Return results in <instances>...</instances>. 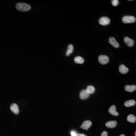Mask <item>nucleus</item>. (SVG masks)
Masks as SVG:
<instances>
[{"label":"nucleus","instance_id":"obj_8","mask_svg":"<svg viewBox=\"0 0 136 136\" xmlns=\"http://www.w3.org/2000/svg\"><path fill=\"white\" fill-rule=\"evenodd\" d=\"M124 42L126 45L129 47H132L134 44V41L127 37H126L124 38Z\"/></svg>","mask_w":136,"mask_h":136},{"label":"nucleus","instance_id":"obj_12","mask_svg":"<svg viewBox=\"0 0 136 136\" xmlns=\"http://www.w3.org/2000/svg\"><path fill=\"white\" fill-rule=\"evenodd\" d=\"M117 122L115 121H108L106 124V126L107 127L109 128H113L117 126Z\"/></svg>","mask_w":136,"mask_h":136},{"label":"nucleus","instance_id":"obj_17","mask_svg":"<svg viewBox=\"0 0 136 136\" xmlns=\"http://www.w3.org/2000/svg\"><path fill=\"white\" fill-rule=\"evenodd\" d=\"M74 61L75 63L78 64H83L84 62V59L80 56H77L74 59Z\"/></svg>","mask_w":136,"mask_h":136},{"label":"nucleus","instance_id":"obj_20","mask_svg":"<svg viewBox=\"0 0 136 136\" xmlns=\"http://www.w3.org/2000/svg\"><path fill=\"white\" fill-rule=\"evenodd\" d=\"M71 136H77L78 134L76 132L74 131H72L71 132Z\"/></svg>","mask_w":136,"mask_h":136},{"label":"nucleus","instance_id":"obj_15","mask_svg":"<svg viewBox=\"0 0 136 136\" xmlns=\"http://www.w3.org/2000/svg\"><path fill=\"white\" fill-rule=\"evenodd\" d=\"M74 50V47L72 44H70L68 47L66 53V55L67 56H69L72 53Z\"/></svg>","mask_w":136,"mask_h":136},{"label":"nucleus","instance_id":"obj_22","mask_svg":"<svg viewBox=\"0 0 136 136\" xmlns=\"http://www.w3.org/2000/svg\"><path fill=\"white\" fill-rule=\"evenodd\" d=\"M77 136H87L86 135H85L84 134H81V133H79V134H78Z\"/></svg>","mask_w":136,"mask_h":136},{"label":"nucleus","instance_id":"obj_21","mask_svg":"<svg viewBox=\"0 0 136 136\" xmlns=\"http://www.w3.org/2000/svg\"><path fill=\"white\" fill-rule=\"evenodd\" d=\"M101 136H108V133L106 131H104L103 132Z\"/></svg>","mask_w":136,"mask_h":136},{"label":"nucleus","instance_id":"obj_24","mask_svg":"<svg viewBox=\"0 0 136 136\" xmlns=\"http://www.w3.org/2000/svg\"><path fill=\"white\" fill-rule=\"evenodd\" d=\"M135 136H136V131H135Z\"/></svg>","mask_w":136,"mask_h":136},{"label":"nucleus","instance_id":"obj_5","mask_svg":"<svg viewBox=\"0 0 136 136\" xmlns=\"http://www.w3.org/2000/svg\"><path fill=\"white\" fill-rule=\"evenodd\" d=\"M92 125V122L91 121L89 120L85 121L82 123L80 127L83 129L87 130Z\"/></svg>","mask_w":136,"mask_h":136},{"label":"nucleus","instance_id":"obj_3","mask_svg":"<svg viewBox=\"0 0 136 136\" xmlns=\"http://www.w3.org/2000/svg\"><path fill=\"white\" fill-rule=\"evenodd\" d=\"M109 57L106 55H100L98 57V61L102 65H105L109 62Z\"/></svg>","mask_w":136,"mask_h":136},{"label":"nucleus","instance_id":"obj_4","mask_svg":"<svg viewBox=\"0 0 136 136\" xmlns=\"http://www.w3.org/2000/svg\"><path fill=\"white\" fill-rule=\"evenodd\" d=\"M99 24L103 26H106L110 23V20L109 18L106 17L101 18L99 20Z\"/></svg>","mask_w":136,"mask_h":136},{"label":"nucleus","instance_id":"obj_9","mask_svg":"<svg viewBox=\"0 0 136 136\" xmlns=\"http://www.w3.org/2000/svg\"><path fill=\"white\" fill-rule=\"evenodd\" d=\"M108 112L110 114L113 116H118L119 115L118 113L116 111V107L115 105H113L110 107L108 110Z\"/></svg>","mask_w":136,"mask_h":136},{"label":"nucleus","instance_id":"obj_7","mask_svg":"<svg viewBox=\"0 0 136 136\" xmlns=\"http://www.w3.org/2000/svg\"><path fill=\"white\" fill-rule=\"evenodd\" d=\"M90 96L89 94L86 90H83L80 93V97L81 99H85Z\"/></svg>","mask_w":136,"mask_h":136},{"label":"nucleus","instance_id":"obj_23","mask_svg":"<svg viewBox=\"0 0 136 136\" xmlns=\"http://www.w3.org/2000/svg\"><path fill=\"white\" fill-rule=\"evenodd\" d=\"M120 136H125V135H124L122 134V135H121Z\"/></svg>","mask_w":136,"mask_h":136},{"label":"nucleus","instance_id":"obj_10","mask_svg":"<svg viewBox=\"0 0 136 136\" xmlns=\"http://www.w3.org/2000/svg\"><path fill=\"white\" fill-rule=\"evenodd\" d=\"M10 109L12 112H13L14 114H16V115L18 114L19 112L18 106L16 104H11V106H10Z\"/></svg>","mask_w":136,"mask_h":136},{"label":"nucleus","instance_id":"obj_13","mask_svg":"<svg viewBox=\"0 0 136 136\" xmlns=\"http://www.w3.org/2000/svg\"><path fill=\"white\" fill-rule=\"evenodd\" d=\"M136 90V86L135 85H126L125 87V90L127 92H132Z\"/></svg>","mask_w":136,"mask_h":136},{"label":"nucleus","instance_id":"obj_14","mask_svg":"<svg viewBox=\"0 0 136 136\" xmlns=\"http://www.w3.org/2000/svg\"><path fill=\"white\" fill-rule=\"evenodd\" d=\"M136 104V101L134 100H131L126 101L124 103V106L126 107L133 106Z\"/></svg>","mask_w":136,"mask_h":136},{"label":"nucleus","instance_id":"obj_1","mask_svg":"<svg viewBox=\"0 0 136 136\" xmlns=\"http://www.w3.org/2000/svg\"><path fill=\"white\" fill-rule=\"evenodd\" d=\"M16 8L19 11L22 12L28 11L31 9V7L30 5L23 3H18L16 5Z\"/></svg>","mask_w":136,"mask_h":136},{"label":"nucleus","instance_id":"obj_11","mask_svg":"<svg viewBox=\"0 0 136 136\" xmlns=\"http://www.w3.org/2000/svg\"><path fill=\"white\" fill-rule=\"evenodd\" d=\"M119 70L121 74H125L129 71V69L126 67L124 65L121 64L119 66Z\"/></svg>","mask_w":136,"mask_h":136},{"label":"nucleus","instance_id":"obj_2","mask_svg":"<svg viewBox=\"0 0 136 136\" xmlns=\"http://www.w3.org/2000/svg\"><path fill=\"white\" fill-rule=\"evenodd\" d=\"M122 22L124 23H133L136 21V18L133 16H125L122 18Z\"/></svg>","mask_w":136,"mask_h":136},{"label":"nucleus","instance_id":"obj_16","mask_svg":"<svg viewBox=\"0 0 136 136\" xmlns=\"http://www.w3.org/2000/svg\"><path fill=\"white\" fill-rule=\"evenodd\" d=\"M127 121L131 123H135L136 121V117L133 115L130 114L127 117Z\"/></svg>","mask_w":136,"mask_h":136},{"label":"nucleus","instance_id":"obj_19","mask_svg":"<svg viewBox=\"0 0 136 136\" xmlns=\"http://www.w3.org/2000/svg\"><path fill=\"white\" fill-rule=\"evenodd\" d=\"M119 2L118 0H113L112 1V4L113 6L116 7L118 5Z\"/></svg>","mask_w":136,"mask_h":136},{"label":"nucleus","instance_id":"obj_18","mask_svg":"<svg viewBox=\"0 0 136 136\" xmlns=\"http://www.w3.org/2000/svg\"><path fill=\"white\" fill-rule=\"evenodd\" d=\"M86 90L89 94H94L95 91V88L94 86H92V85L88 86Z\"/></svg>","mask_w":136,"mask_h":136},{"label":"nucleus","instance_id":"obj_6","mask_svg":"<svg viewBox=\"0 0 136 136\" xmlns=\"http://www.w3.org/2000/svg\"><path fill=\"white\" fill-rule=\"evenodd\" d=\"M108 42L109 43L115 48H118L119 47V44L114 38L110 37L108 39Z\"/></svg>","mask_w":136,"mask_h":136}]
</instances>
